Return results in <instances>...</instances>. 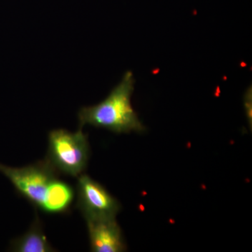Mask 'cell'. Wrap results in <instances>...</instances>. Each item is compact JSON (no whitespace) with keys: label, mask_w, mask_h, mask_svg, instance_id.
<instances>
[{"label":"cell","mask_w":252,"mask_h":252,"mask_svg":"<svg viewBox=\"0 0 252 252\" xmlns=\"http://www.w3.org/2000/svg\"><path fill=\"white\" fill-rule=\"evenodd\" d=\"M0 173L11 182L16 191L36 208L41 209L49 186L59 172L46 160L23 167L0 163Z\"/></svg>","instance_id":"cell-3"},{"label":"cell","mask_w":252,"mask_h":252,"mask_svg":"<svg viewBox=\"0 0 252 252\" xmlns=\"http://www.w3.org/2000/svg\"><path fill=\"white\" fill-rule=\"evenodd\" d=\"M74 195L70 185L56 179L49 186L40 210L48 214L64 213L72 205Z\"/></svg>","instance_id":"cell-6"},{"label":"cell","mask_w":252,"mask_h":252,"mask_svg":"<svg viewBox=\"0 0 252 252\" xmlns=\"http://www.w3.org/2000/svg\"><path fill=\"white\" fill-rule=\"evenodd\" d=\"M89 230L91 251L122 252L126 246L122 230L116 219L86 220Z\"/></svg>","instance_id":"cell-5"},{"label":"cell","mask_w":252,"mask_h":252,"mask_svg":"<svg viewBox=\"0 0 252 252\" xmlns=\"http://www.w3.org/2000/svg\"><path fill=\"white\" fill-rule=\"evenodd\" d=\"M77 207L86 220L115 219L121 205L98 182L89 175L79 176Z\"/></svg>","instance_id":"cell-4"},{"label":"cell","mask_w":252,"mask_h":252,"mask_svg":"<svg viewBox=\"0 0 252 252\" xmlns=\"http://www.w3.org/2000/svg\"><path fill=\"white\" fill-rule=\"evenodd\" d=\"M134 84L133 74L127 71L121 82L103 101L95 105L79 109V127L91 125L118 134L144 132L145 127L131 104Z\"/></svg>","instance_id":"cell-1"},{"label":"cell","mask_w":252,"mask_h":252,"mask_svg":"<svg viewBox=\"0 0 252 252\" xmlns=\"http://www.w3.org/2000/svg\"><path fill=\"white\" fill-rule=\"evenodd\" d=\"M252 88L247 91L245 94V107L246 109L247 117H248L249 122H250V126L252 127Z\"/></svg>","instance_id":"cell-8"},{"label":"cell","mask_w":252,"mask_h":252,"mask_svg":"<svg viewBox=\"0 0 252 252\" xmlns=\"http://www.w3.org/2000/svg\"><path fill=\"white\" fill-rule=\"evenodd\" d=\"M89 156L87 135L81 127L75 132L64 129L50 131L46 160L59 173L79 177L87 167Z\"/></svg>","instance_id":"cell-2"},{"label":"cell","mask_w":252,"mask_h":252,"mask_svg":"<svg viewBox=\"0 0 252 252\" xmlns=\"http://www.w3.org/2000/svg\"><path fill=\"white\" fill-rule=\"evenodd\" d=\"M10 250L16 252H54L43 232L38 218L33 222L29 230L19 238L14 239L10 244Z\"/></svg>","instance_id":"cell-7"}]
</instances>
